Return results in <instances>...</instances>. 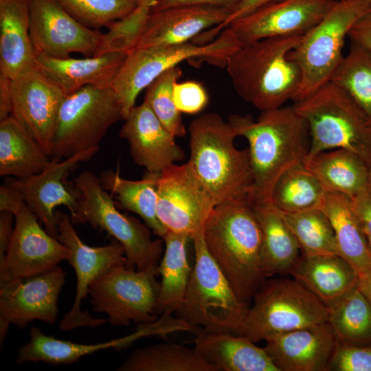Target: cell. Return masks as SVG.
I'll use <instances>...</instances> for the list:
<instances>
[{"mask_svg":"<svg viewBox=\"0 0 371 371\" xmlns=\"http://www.w3.org/2000/svg\"><path fill=\"white\" fill-rule=\"evenodd\" d=\"M336 0H279L232 21L243 43L276 36L304 35L326 14Z\"/></svg>","mask_w":371,"mask_h":371,"instance_id":"cell-20","label":"cell"},{"mask_svg":"<svg viewBox=\"0 0 371 371\" xmlns=\"http://www.w3.org/2000/svg\"><path fill=\"white\" fill-rule=\"evenodd\" d=\"M30 34L35 54L65 58L72 53L93 56L103 34L75 19L57 0H28Z\"/></svg>","mask_w":371,"mask_h":371,"instance_id":"cell-17","label":"cell"},{"mask_svg":"<svg viewBox=\"0 0 371 371\" xmlns=\"http://www.w3.org/2000/svg\"><path fill=\"white\" fill-rule=\"evenodd\" d=\"M293 105L308 126L306 160L324 151L344 148L371 167V126L344 89L328 81Z\"/></svg>","mask_w":371,"mask_h":371,"instance_id":"cell-5","label":"cell"},{"mask_svg":"<svg viewBox=\"0 0 371 371\" xmlns=\"http://www.w3.org/2000/svg\"><path fill=\"white\" fill-rule=\"evenodd\" d=\"M30 339L18 352L16 362H43L51 365L76 363L85 356L104 349L123 348L135 340L149 335L146 328H140L126 337L102 343L84 344L56 339L44 334L42 330L32 326L29 333Z\"/></svg>","mask_w":371,"mask_h":371,"instance_id":"cell-30","label":"cell"},{"mask_svg":"<svg viewBox=\"0 0 371 371\" xmlns=\"http://www.w3.org/2000/svg\"><path fill=\"white\" fill-rule=\"evenodd\" d=\"M153 0H140L137 8L129 14L112 23L103 34L100 44L93 56L111 52L128 54L131 51L146 22Z\"/></svg>","mask_w":371,"mask_h":371,"instance_id":"cell-42","label":"cell"},{"mask_svg":"<svg viewBox=\"0 0 371 371\" xmlns=\"http://www.w3.org/2000/svg\"><path fill=\"white\" fill-rule=\"evenodd\" d=\"M328 307V322L337 341L371 344V306L357 285Z\"/></svg>","mask_w":371,"mask_h":371,"instance_id":"cell-36","label":"cell"},{"mask_svg":"<svg viewBox=\"0 0 371 371\" xmlns=\"http://www.w3.org/2000/svg\"><path fill=\"white\" fill-rule=\"evenodd\" d=\"M85 26L98 30L131 13L140 0H57Z\"/></svg>","mask_w":371,"mask_h":371,"instance_id":"cell-41","label":"cell"},{"mask_svg":"<svg viewBox=\"0 0 371 371\" xmlns=\"http://www.w3.org/2000/svg\"><path fill=\"white\" fill-rule=\"evenodd\" d=\"M265 349L280 371L326 370L337 339L328 322L271 337Z\"/></svg>","mask_w":371,"mask_h":371,"instance_id":"cell-23","label":"cell"},{"mask_svg":"<svg viewBox=\"0 0 371 371\" xmlns=\"http://www.w3.org/2000/svg\"><path fill=\"white\" fill-rule=\"evenodd\" d=\"M236 332L254 342L328 322L329 309L299 281H265Z\"/></svg>","mask_w":371,"mask_h":371,"instance_id":"cell-8","label":"cell"},{"mask_svg":"<svg viewBox=\"0 0 371 371\" xmlns=\"http://www.w3.org/2000/svg\"><path fill=\"white\" fill-rule=\"evenodd\" d=\"M99 147L79 152L65 158L51 159L40 172L25 178L7 181L21 194L25 204L52 236H57L56 208L65 206L73 217L78 209V197L73 186H67V178L81 162L90 159Z\"/></svg>","mask_w":371,"mask_h":371,"instance_id":"cell-18","label":"cell"},{"mask_svg":"<svg viewBox=\"0 0 371 371\" xmlns=\"http://www.w3.org/2000/svg\"><path fill=\"white\" fill-rule=\"evenodd\" d=\"M228 121L249 144L254 175V202L271 203L273 188L287 170L304 164L310 146L306 120L294 105L250 115H232Z\"/></svg>","mask_w":371,"mask_h":371,"instance_id":"cell-1","label":"cell"},{"mask_svg":"<svg viewBox=\"0 0 371 371\" xmlns=\"http://www.w3.org/2000/svg\"><path fill=\"white\" fill-rule=\"evenodd\" d=\"M118 371H216L194 348L162 343L138 348L117 368Z\"/></svg>","mask_w":371,"mask_h":371,"instance_id":"cell-35","label":"cell"},{"mask_svg":"<svg viewBox=\"0 0 371 371\" xmlns=\"http://www.w3.org/2000/svg\"><path fill=\"white\" fill-rule=\"evenodd\" d=\"M157 191L160 222L168 231L190 237L204 227L216 206L189 161L162 170Z\"/></svg>","mask_w":371,"mask_h":371,"instance_id":"cell-14","label":"cell"},{"mask_svg":"<svg viewBox=\"0 0 371 371\" xmlns=\"http://www.w3.org/2000/svg\"><path fill=\"white\" fill-rule=\"evenodd\" d=\"M320 208L328 217L335 236L338 255L358 276L371 268V251L350 196L326 192Z\"/></svg>","mask_w":371,"mask_h":371,"instance_id":"cell-29","label":"cell"},{"mask_svg":"<svg viewBox=\"0 0 371 371\" xmlns=\"http://www.w3.org/2000/svg\"><path fill=\"white\" fill-rule=\"evenodd\" d=\"M280 212L294 235L302 256L338 255L331 223L321 208L292 214Z\"/></svg>","mask_w":371,"mask_h":371,"instance_id":"cell-39","label":"cell"},{"mask_svg":"<svg viewBox=\"0 0 371 371\" xmlns=\"http://www.w3.org/2000/svg\"><path fill=\"white\" fill-rule=\"evenodd\" d=\"M56 238L70 250L67 261L74 268L77 280L74 303L60 320L59 328L71 331L81 327L95 328L102 326L107 320L92 317L88 311L82 310L81 304L89 295V288L93 280L111 269L126 264L124 249L114 239L104 246H89L78 236L70 215L56 210Z\"/></svg>","mask_w":371,"mask_h":371,"instance_id":"cell-13","label":"cell"},{"mask_svg":"<svg viewBox=\"0 0 371 371\" xmlns=\"http://www.w3.org/2000/svg\"><path fill=\"white\" fill-rule=\"evenodd\" d=\"M13 117L50 157L58 115L67 95L36 67L11 80Z\"/></svg>","mask_w":371,"mask_h":371,"instance_id":"cell-19","label":"cell"},{"mask_svg":"<svg viewBox=\"0 0 371 371\" xmlns=\"http://www.w3.org/2000/svg\"><path fill=\"white\" fill-rule=\"evenodd\" d=\"M194 349L216 371H280L264 348L242 335L202 330Z\"/></svg>","mask_w":371,"mask_h":371,"instance_id":"cell-25","label":"cell"},{"mask_svg":"<svg viewBox=\"0 0 371 371\" xmlns=\"http://www.w3.org/2000/svg\"><path fill=\"white\" fill-rule=\"evenodd\" d=\"M72 186L78 202L76 212L71 217L74 224H89L119 242L124 249L128 268L142 270L158 263L164 251L163 241L152 240L146 224L122 214L100 178L91 171H83Z\"/></svg>","mask_w":371,"mask_h":371,"instance_id":"cell-7","label":"cell"},{"mask_svg":"<svg viewBox=\"0 0 371 371\" xmlns=\"http://www.w3.org/2000/svg\"><path fill=\"white\" fill-rule=\"evenodd\" d=\"M121 120L122 104L111 87L88 85L67 95L58 115L51 159L99 147L108 129Z\"/></svg>","mask_w":371,"mask_h":371,"instance_id":"cell-11","label":"cell"},{"mask_svg":"<svg viewBox=\"0 0 371 371\" xmlns=\"http://www.w3.org/2000/svg\"><path fill=\"white\" fill-rule=\"evenodd\" d=\"M240 46L233 30L227 27L205 44L187 42L130 51L111 87L121 100L124 120L135 106L139 93L166 70L196 58L225 67L227 58Z\"/></svg>","mask_w":371,"mask_h":371,"instance_id":"cell-9","label":"cell"},{"mask_svg":"<svg viewBox=\"0 0 371 371\" xmlns=\"http://www.w3.org/2000/svg\"><path fill=\"white\" fill-rule=\"evenodd\" d=\"M162 239L164 253L159 265L161 280L155 312L157 316L170 317L183 299L192 272L187 252L188 242L191 238L168 231Z\"/></svg>","mask_w":371,"mask_h":371,"instance_id":"cell-32","label":"cell"},{"mask_svg":"<svg viewBox=\"0 0 371 371\" xmlns=\"http://www.w3.org/2000/svg\"><path fill=\"white\" fill-rule=\"evenodd\" d=\"M276 1L279 0H243L223 24L214 28L215 30L214 34H217L218 30L227 27L232 21L245 16L267 3Z\"/></svg>","mask_w":371,"mask_h":371,"instance_id":"cell-49","label":"cell"},{"mask_svg":"<svg viewBox=\"0 0 371 371\" xmlns=\"http://www.w3.org/2000/svg\"><path fill=\"white\" fill-rule=\"evenodd\" d=\"M290 274L327 306L357 285L358 275L339 255L300 256Z\"/></svg>","mask_w":371,"mask_h":371,"instance_id":"cell-28","label":"cell"},{"mask_svg":"<svg viewBox=\"0 0 371 371\" xmlns=\"http://www.w3.org/2000/svg\"><path fill=\"white\" fill-rule=\"evenodd\" d=\"M126 54L111 52L85 58H58L35 54V67L66 95L88 85L111 87Z\"/></svg>","mask_w":371,"mask_h":371,"instance_id":"cell-24","label":"cell"},{"mask_svg":"<svg viewBox=\"0 0 371 371\" xmlns=\"http://www.w3.org/2000/svg\"><path fill=\"white\" fill-rule=\"evenodd\" d=\"M69 256L70 250L41 227L25 205L14 216L5 259L0 263V284L45 273Z\"/></svg>","mask_w":371,"mask_h":371,"instance_id":"cell-16","label":"cell"},{"mask_svg":"<svg viewBox=\"0 0 371 371\" xmlns=\"http://www.w3.org/2000/svg\"><path fill=\"white\" fill-rule=\"evenodd\" d=\"M189 161L216 205L232 200L254 202V175L248 148L234 145L233 125L217 113L203 114L189 126Z\"/></svg>","mask_w":371,"mask_h":371,"instance_id":"cell-4","label":"cell"},{"mask_svg":"<svg viewBox=\"0 0 371 371\" xmlns=\"http://www.w3.org/2000/svg\"><path fill=\"white\" fill-rule=\"evenodd\" d=\"M350 198L371 251V195L367 190Z\"/></svg>","mask_w":371,"mask_h":371,"instance_id":"cell-45","label":"cell"},{"mask_svg":"<svg viewBox=\"0 0 371 371\" xmlns=\"http://www.w3.org/2000/svg\"><path fill=\"white\" fill-rule=\"evenodd\" d=\"M371 371V344L353 345L337 341L326 370Z\"/></svg>","mask_w":371,"mask_h":371,"instance_id":"cell-43","label":"cell"},{"mask_svg":"<svg viewBox=\"0 0 371 371\" xmlns=\"http://www.w3.org/2000/svg\"><path fill=\"white\" fill-rule=\"evenodd\" d=\"M159 173L147 172L141 180L122 177L118 172L106 170L100 176L102 186L111 191L117 206L137 214L158 236L163 238L168 230L157 214V179Z\"/></svg>","mask_w":371,"mask_h":371,"instance_id":"cell-34","label":"cell"},{"mask_svg":"<svg viewBox=\"0 0 371 371\" xmlns=\"http://www.w3.org/2000/svg\"><path fill=\"white\" fill-rule=\"evenodd\" d=\"M14 215L9 212H0V263L3 262L12 234Z\"/></svg>","mask_w":371,"mask_h":371,"instance_id":"cell-50","label":"cell"},{"mask_svg":"<svg viewBox=\"0 0 371 371\" xmlns=\"http://www.w3.org/2000/svg\"><path fill=\"white\" fill-rule=\"evenodd\" d=\"M252 207L261 232L260 259L265 277L290 274L301 252L294 235L272 203L253 202Z\"/></svg>","mask_w":371,"mask_h":371,"instance_id":"cell-27","label":"cell"},{"mask_svg":"<svg viewBox=\"0 0 371 371\" xmlns=\"http://www.w3.org/2000/svg\"><path fill=\"white\" fill-rule=\"evenodd\" d=\"M368 193L371 195V167L369 168V176H368Z\"/></svg>","mask_w":371,"mask_h":371,"instance_id":"cell-53","label":"cell"},{"mask_svg":"<svg viewBox=\"0 0 371 371\" xmlns=\"http://www.w3.org/2000/svg\"><path fill=\"white\" fill-rule=\"evenodd\" d=\"M34 67L28 0H0V74L13 80Z\"/></svg>","mask_w":371,"mask_h":371,"instance_id":"cell-26","label":"cell"},{"mask_svg":"<svg viewBox=\"0 0 371 371\" xmlns=\"http://www.w3.org/2000/svg\"><path fill=\"white\" fill-rule=\"evenodd\" d=\"M302 36H276L241 44L225 66L239 96L261 111L281 107L289 100L295 102L302 74L289 54Z\"/></svg>","mask_w":371,"mask_h":371,"instance_id":"cell-3","label":"cell"},{"mask_svg":"<svg viewBox=\"0 0 371 371\" xmlns=\"http://www.w3.org/2000/svg\"><path fill=\"white\" fill-rule=\"evenodd\" d=\"M326 191L317 178L304 166L297 165L278 180L271 203L284 213H297L320 208Z\"/></svg>","mask_w":371,"mask_h":371,"instance_id":"cell-37","label":"cell"},{"mask_svg":"<svg viewBox=\"0 0 371 371\" xmlns=\"http://www.w3.org/2000/svg\"><path fill=\"white\" fill-rule=\"evenodd\" d=\"M195 260L177 319L194 329L236 334L249 306L236 296L227 277L209 253L203 228L190 237ZM200 331V330H197Z\"/></svg>","mask_w":371,"mask_h":371,"instance_id":"cell-6","label":"cell"},{"mask_svg":"<svg viewBox=\"0 0 371 371\" xmlns=\"http://www.w3.org/2000/svg\"><path fill=\"white\" fill-rule=\"evenodd\" d=\"M51 157L11 115L0 121V175L17 179L36 175Z\"/></svg>","mask_w":371,"mask_h":371,"instance_id":"cell-33","label":"cell"},{"mask_svg":"<svg viewBox=\"0 0 371 371\" xmlns=\"http://www.w3.org/2000/svg\"><path fill=\"white\" fill-rule=\"evenodd\" d=\"M344 89L359 106L371 126V52L350 41L330 80Z\"/></svg>","mask_w":371,"mask_h":371,"instance_id":"cell-38","label":"cell"},{"mask_svg":"<svg viewBox=\"0 0 371 371\" xmlns=\"http://www.w3.org/2000/svg\"><path fill=\"white\" fill-rule=\"evenodd\" d=\"M119 136L127 141L134 161L146 171L160 173L185 154L175 137L161 124L149 104L135 106L124 120Z\"/></svg>","mask_w":371,"mask_h":371,"instance_id":"cell-21","label":"cell"},{"mask_svg":"<svg viewBox=\"0 0 371 371\" xmlns=\"http://www.w3.org/2000/svg\"><path fill=\"white\" fill-rule=\"evenodd\" d=\"M25 205L19 191L8 181L0 186V212H9L15 216Z\"/></svg>","mask_w":371,"mask_h":371,"instance_id":"cell-47","label":"cell"},{"mask_svg":"<svg viewBox=\"0 0 371 371\" xmlns=\"http://www.w3.org/2000/svg\"><path fill=\"white\" fill-rule=\"evenodd\" d=\"M11 80L0 74V121L11 115Z\"/></svg>","mask_w":371,"mask_h":371,"instance_id":"cell-51","label":"cell"},{"mask_svg":"<svg viewBox=\"0 0 371 371\" xmlns=\"http://www.w3.org/2000/svg\"><path fill=\"white\" fill-rule=\"evenodd\" d=\"M252 203L232 200L216 205L203 227L209 253L247 306L266 278L260 259L261 232Z\"/></svg>","mask_w":371,"mask_h":371,"instance_id":"cell-2","label":"cell"},{"mask_svg":"<svg viewBox=\"0 0 371 371\" xmlns=\"http://www.w3.org/2000/svg\"><path fill=\"white\" fill-rule=\"evenodd\" d=\"M65 276L64 270L57 266L32 277L0 284L1 346L10 324L23 329L34 320L56 323Z\"/></svg>","mask_w":371,"mask_h":371,"instance_id":"cell-15","label":"cell"},{"mask_svg":"<svg viewBox=\"0 0 371 371\" xmlns=\"http://www.w3.org/2000/svg\"><path fill=\"white\" fill-rule=\"evenodd\" d=\"M348 37L371 52V12L352 26Z\"/></svg>","mask_w":371,"mask_h":371,"instance_id":"cell-48","label":"cell"},{"mask_svg":"<svg viewBox=\"0 0 371 371\" xmlns=\"http://www.w3.org/2000/svg\"><path fill=\"white\" fill-rule=\"evenodd\" d=\"M181 75L178 66L166 70L147 87L144 97L164 126L175 137H183L186 133L181 113L173 97L174 85Z\"/></svg>","mask_w":371,"mask_h":371,"instance_id":"cell-40","label":"cell"},{"mask_svg":"<svg viewBox=\"0 0 371 371\" xmlns=\"http://www.w3.org/2000/svg\"><path fill=\"white\" fill-rule=\"evenodd\" d=\"M159 264L138 270L117 266L92 282L89 295L92 308L105 313L114 326H139L157 321L155 312L160 282Z\"/></svg>","mask_w":371,"mask_h":371,"instance_id":"cell-12","label":"cell"},{"mask_svg":"<svg viewBox=\"0 0 371 371\" xmlns=\"http://www.w3.org/2000/svg\"><path fill=\"white\" fill-rule=\"evenodd\" d=\"M175 105L181 113L195 114L201 112L208 102L203 86L196 81L176 82L173 87Z\"/></svg>","mask_w":371,"mask_h":371,"instance_id":"cell-44","label":"cell"},{"mask_svg":"<svg viewBox=\"0 0 371 371\" xmlns=\"http://www.w3.org/2000/svg\"><path fill=\"white\" fill-rule=\"evenodd\" d=\"M357 286L371 306V268L358 276Z\"/></svg>","mask_w":371,"mask_h":371,"instance_id":"cell-52","label":"cell"},{"mask_svg":"<svg viewBox=\"0 0 371 371\" xmlns=\"http://www.w3.org/2000/svg\"><path fill=\"white\" fill-rule=\"evenodd\" d=\"M304 165L326 192L353 197L367 191L369 168L353 152L344 148L324 151L306 159Z\"/></svg>","mask_w":371,"mask_h":371,"instance_id":"cell-31","label":"cell"},{"mask_svg":"<svg viewBox=\"0 0 371 371\" xmlns=\"http://www.w3.org/2000/svg\"><path fill=\"white\" fill-rule=\"evenodd\" d=\"M370 12L371 0H336L324 16L302 36L289 54L302 74L295 102L330 81L344 57V45L350 30Z\"/></svg>","mask_w":371,"mask_h":371,"instance_id":"cell-10","label":"cell"},{"mask_svg":"<svg viewBox=\"0 0 371 371\" xmlns=\"http://www.w3.org/2000/svg\"><path fill=\"white\" fill-rule=\"evenodd\" d=\"M243 0H153L150 12L183 5H207L230 10L232 12Z\"/></svg>","mask_w":371,"mask_h":371,"instance_id":"cell-46","label":"cell"},{"mask_svg":"<svg viewBox=\"0 0 371 371\" xmlns=\"http://www.w3.org/2000/svg\"><path fill=\"white\" fill-rule=\"evenodd\" d=\"M232 12L207 5H178L150 12L133 49L189 42L204 30L223 24Z\"/></svg>","mask_w":371,"mask_h":371,"instance_id":"cell-22","label":"cell"}]
</instances>
